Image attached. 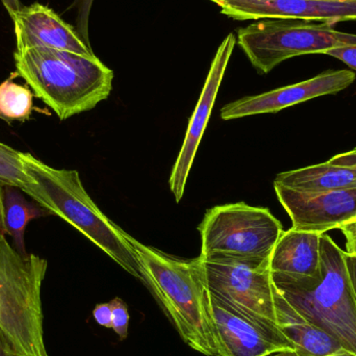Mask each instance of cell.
<instances>
[{"mask_svg": "<svg viewBox=\"0 0 356 356\" xmlns=\"http://www.w3.org/2000/svg\"><path fill=\"white\" fill-rule=\"evenodd\" d=\"M21 159L25 173L31 179L25 194L51 215L62 218L76 228L148 288L145 274L127 240V232L100 211L86 191L79 172L48 166L29 152H21Z\"/></svg>", "mask_w": 356, "mask_h": 356, "instance_id": "6da1fadb", "label": "cell"}, {"mask_svg": "<svg viewBox=\"0 0 356 356\" xmlns=\"http://www.w3.org/2000/svg\"><path fill=\"white\" fill-rule=\"evenodd\" d=\"M148 289L160 301L180 338L205 356H223L197 259H177L127 234Z\"/></svg>", "mask_w": 356, "mask_h": 356, "instance_id": "7a4b0ae2", "label": "cell"}, {"mask_svg": "<svg viewBox=\"0 0 356 356\" xmlns=\"http://www.w3.org/2000/svg\"><path fill=\"white\" fill-rule=\"evenodd\" d=\"M14 58L18 75L60 120L93 110L112 92L114 72L96 56L37 47Z\"/></svg>", "mask_w": 356, "mask_h": 356, "instance_id": "3957f363", "label": "cell"}, {"mask_svg": "<svg viewBox=\"0 0 356 356\" xmlns=\"http://www.w3.org/2000/svg\"><path fill=\"white\" fill-rule=\"evenodd\" d=\"M320 272L319 277L271 275L276 291L296 313L356 355V300L345 251L326 234L320 238Z\"/></svg>", "mask_w": 356, "mask_h": 356, "instance_id": "277c9868", "label": "cell"}, {"mask_svg": "<svg viewBox=\"0 0 356 356\" xmlns=\"http://www.w3.org/2000/svg\"><path fill=\"white\" fill-rule=\"evenodd\" d=\"M47 268L46 259L21 254L0 234V330L15 356H49L41 298Z\"/></svg>", "mask_w": 356, "mask_h": 356, "instance_id": "5b68a950", "label": "cell"}, {"mask_svg": "<svg viewBox=\"0 0 356 356\" xmlns=\"http://www.w3.org/2000/svg\"><path fill=\"white\" fill-rule=\"evenodd\" d=\"M198 232L201 261L267 263L284 227L266 207L238 202L207 209Z\"/></svg>", "mask_w": 356, "mask_h": 356, "instance_id": "8992f818", "label": "cell"}, {"mask_svg": "<svg viewBox=\"0 0 356 356\" xmlns=\"http://www.w3.org/2000/svg\"><path fill=\"white\" fill-rule=\"evenodd\" d=\"M236 43L257 72L268 74L296 56L356 45V35L337 31L325 21L261 19L238 29Z\"/></svg>", "mask_w": 356, "mask_h": 356, "instance_id": "52a82bcc", "label": "cell"}, {"mask_svg": "<svg viewBox=\"0 0 356 356\" xmlns=\"http://www.w3.org/2000/svg\"><path fill=\"white\" fill-rule=\"evenodd\" d=\"M197 261L207 292L241 311L280 325L270 261H207L199 257Z\"/></svg>", "mask_w": 356, "mask_h": 356, "instance_id": "ba28073f", "label": "cell"}, {"mask_svg": "<svg viewBox=\"0 0 356 356\" xmlns=\"http://www.w3.org/2000/svg\"><path fill=\"white\" fill-rule=\"evenodd\" d=\"M209 295V309L223 356H269L294 353L282 328Z\"/></svg>", "mask_w": 356, "mask_h": 356, "instance_id": "9c48e42d", "label": "cell"}, {"mask_svg": "<svg viewBox=\"0 0 356 356\" xmlns=\"http://www.w3.org/2000/svg\"><path fill=\"white\" fill-rule=\"evenodd\" d=\"M274 190L294 229L326 234L356 218V188L303 193L274 184Z\"/></svg>", "mask_w": 356, "mask_h": 356, "instance_id": "30bf717a", "label": "cell"}, {"mask_svg": "<svg viewBox=\"0 0 356 356\" xmlns=\"http://www.w3.org/2000/svg\"><path fill=\"white\" fill-rule=\"evenodd\" d=\"M350 70H327L317 76L294 85L278 88L259 95L246 96L222 108V120H234L252 115L280 112L321 96L337 94L355 83Z\"/></svg>", "mask_w": 356, "mask_h": 356, "instance_id": "8fae6325", "label": "cell"}, {"mask_svg": "<svg viewBox=\"0 0 356 356\" xmlns=\"http://www.w3.org/2000/svg\"><path fill=\"white\" fill-rule=\"evenodd\" d=\"M236 44V37L234 33H230L220 44L211 62L200 98L197 102L196 108L188 122L181 149L169 178V186L177 202H179L184 196L188 173L192 168L199 144L207 129L209 116L217 98L218 91Z\"/></svg>", "mask_w": 356, "mask_h": 356, "instance_id": "7c38bea8", "label": "cell"}, {"mask_svg": "<svg viewBox=\"0 0 356 356\" xmlns=\"http://www.w3.org/2000/svg\"><path fill=\"white\" fill-rule=\"evenodd\" d=\"M10 18L14 21L17 51L46 47L95 56L77 31L48 6L35 2L21 8Z\"/></svg>", "mask_w": 356, "mask_h": 356, "instance_id": "4fadbf2b", "label": "cell"}, {"mask_svg": "<svg viewBox=\"0 0 356 356\" xmlns=\"http://www.w3.org/2000/svg\"><path fill=\"white\" fill-rule=\"evenodd\" d=\"M221 13L234 20L259 19H302L325 21L336 24L356 20V2L334 0H270L240 8H225Z\"/></svg>", "mask_w": 356, "mask_h": 356, "instance_id": "5bb4252c", "label": "cell"}, {"mask_svg": "<svg viewBox=\"0 0 356 356\" xmlns=\"http://www.w3.org/2000/svg\"><path fill=\"white\" fill-rule=\"evenodd\" d=\"M319 232L294 228L282 232L270 259V269L294 277H319Z\"/></svg>", "mask_w": 356, "mask_h": 356, "instance_id": "9a60e30c", "label": "cell"}, {"mask_svg": "<svg viewBox=\"0 0 356 356\" xmlns=\"http://www.w3.org/2000/svg\"><path fill=\"white\" fill-rule=\"evenodd\" d=\"M278 321L284 334L295 347L296 356H332L347 351L326 330L303 319L276 291Z\"/></svg>", "mask_w": 356, "mask_h": 356, "instance_id": "2e32d148", "label": "cell"}, {"mask_svg": "<svg viewBox=\"0 0 356 356\" xmlns=\"http://www.w3.org/2000/svg\"><path fill=\"white\" fill-rule=\"evenodd\" d=\"M274 184L303 193L355 188L356 169L337 166L327 161L322 164L280 173L274 180Z\"/></svg>", "mask_w": 356, "mask_h": 356, "instance_id": "e0dca14e", "label": "cell"}, {"mask_svg": "<svg viewBox=\"0 0 356 356\" xmlns=\"http://www.w3.org/2000/svg\"><path fill=\"white\" fill-rule=\"evenodd\" d=\"M21 188L3 186V226L6 234L12 236L13 247L21 254L26 255L25 230L31 220L46 217L51 213L35 200H29Z\"/></svg>", "mask_w": 356, "mask_h": 356, "instance_id": "ac0fdd59", "label": "cell"}, {"mask_svg": "<svg viewBox=\"0 0 356 356\" xmlns=\"http://www.w3.org/2000/svg\"><path fill=\"white\" fill-rule=\"evenodd\" d=\"M12 77L0 83V119L24 122L33 114V95L26 86L15 83Z\"/></svg>", "mask_w": 356, "mask_h": 356, "instance_id": "d6986e66", "label": "cell"}, {"mask_svg": "<svg viewBox=\"0 0 356 356\" xmlns=\"http://www.w3.org/2000/svg\"><path fill=\"white\" fill-rule=\"evenodd\" d=\"M0 184L14 186L24 192L31 179L25 173L21 152L0 142Z\"/></svg>", "mask_w": 356, "mask_h": 356, "instance_id": "ffe728a7", "label": "cell"}, {"mask_svg": "<svg viewBox=\"0 0 356 356\" xmlns=\"http://www.w3.org/2000/svg\"><path fill=\"white\" fill-rule=\"evenodd\" d=\"M113 311V327L120 340H125L129 336V314L127 305L122 299L115 298L110 302Z\"/></svg>", "mask_w": 356, "mask_h": 356, "instance_id": "44dd1931", "label": "cell"}, {"mask_svg": "<svg viewBox=\"0 0 356 356\" xmlns=\"http://www.w3.org/2000/svg\"><path fill=\"white\" fill-rule=\"evenodd\" d=\"M94 0H75L74 6L77 8L76 31L83 41L91 47L89 38V20Z\"/></svg>", "mask_w": 356, "mask_h": 356, "instance_id": "7402d4cb", "label": "cell"}, {"mask_svg": "<svg viewBox=\"0 0 356 356\" xmlns=\"http://www.w3.org/2000/svg\"><path fill=\"white\" fill-rule=\"evenodd\" d=\"M324 54L338 58L349 66V68L356 71V45L334 48L324 52Z\"/></svg>", "mask_w": 356, "mask_h": 356, "instance_id": "603a6c76", "label": "cell"}, {"mask_svg": "<svg viewBox=\"0 0 356 356\" xmlns=\"http://www.w3.org/2000/svg\"><path fill=\"white\" fill-rule=\"evenodd\" d=\"M93 317L100 326L106 328L113 327V311L110 302L96 305L93 311Z\"/></svg>", "mask_w": 356, "mask_h": 356, "instance_id": "cb8c5ba5", "label": "cell"}, {"mask_svg": "<svg viewBox=\"0 0 356 356\" xmlns=\"http://www.w3.org/2000/svg\"><path fill=\"white\" fill-rule=\"evenodd\" d=\"M339 229L344 234L346 238L347 254L356 255V218L343 224Z\"/></svg>", "mask_w": 356, "mask_h": 356, "instance_id": "d4e9b609", "label": "cell"}, {"mask_svg": "<svg viewBox=\"0 0 356 356\" xmlns=\"http://www.w3.org/2000/svg\"><path fill=\"white\" fill-rule=\"evenodd\" d=\"M328 162L330 164L337 165V166L350 167V168L356 169V152L353 150V152L338 154V156L330 159Z\"/></svg>", "mask_w": 356, "mask_h": 356, "instance_id": "484cf974", "label": "cell"}, {"mask_svg": "<svg viewBox=\"0 0 356 356\" xmlns=\"http://www.w3.org/2000/svg\"><path fill=\"white\" fill-rule=\"evenodd\" d=\"M345 263H346L347 273L349 282L356 300V255L347 254L345 252Z\"/></svg>", "mask_w": 356, "mask_h": 356, "instance_id": "4316f807", "label": "cell"}, {"mask_svg": "<svg viewBox=\"0 0 356 356\" xmlns=\"http://www.w3.org/2000/svg\"><path fill=\"white\" fill-rule=\"evenodd\" d=\"M221 8V10L225 8H240V6H248L251 3H257V2L270 1V0H209Z\"/></svg>", "mask_w": 356, "mask_h": 356, "instance_id": "83f0119b", "label": "cell"}, {"mask_svg": "<svg viewBox=\"0 0 356 356\" xmlns=\"http://www.w3.org/2000/svg\"><path fill=\"white\" fill-rule=\"evenodd\" d=\"M1 2L10 17H12L17 10L22 8V6H21L20 0H1Z\"/></svg>", "mask_w": 356, "mask_h": 356, "instance_id": "f1b7e54d", "label": "cell"}, {"mask_svg": "<svg viewBox=\"0 0 356 356\" xmlns=\"http://www.w3.org/2000/svg\"><path fill=\"white\" fill-rule=\"evenodd\" d=\"M0 356H15L1 330H0Z\"/></svg>", "mask_w": 356, "mask_h": 356, "instance_id": "f546056e", "label": "cell"}, {"mask_svg": "<svg viewBox=\"0 0 356 356\" xmlns=\"http://www.w3.org/2000/svg\"><path fill=\"white\" fill-rule=\"evenodd\" d=\"M2 195H3V184H0V234H6L3 226V203H2Z\"/></svg>", "mask_w": 356, "mask_h": 356, "instance_id": "4dcf8cb0", "label": "cell"}, {"mask_svg": "<svg viewBox=\"0 0 356 356\" xmlns=\"http://www.w3.org/2000/svg\"><path fill=\"white\" fill-rule=\"evenodd\" d=\"M269 356H296L294 353H277Z\"/></svg>", "mask_w": 356, "mask_h": 356, "instance_id": "1f68e13d", "label": "cell"}, {"mask_svg": "<svg viewBox=\"0 0 356 356\" xmlns=\"http://www.w3.org/2000/svg\"><path fill=\"white\" fill-rule=\"evenodd\" d=\"M332 356H356L355 353H349V351H345V353H340V355H332Z\"/></svg>", "mask_w": 356, "mask_h": 356, "instance_id": "d6a6232c", "label": "cell"}, {"mask_svg": "<svg viewBox=\"0 0 356 356\" xmlns=\"http://www.w3.org/2000/svg\"><path fill=\"white\" fill-rule=\"evenodd\" d=\"M334 1L356 2V0H334Z\"/></svg>", "mask_w": 356, "mask_h": 356, "instance_id": "836d02e7", "label": "cell"}, {"mask_svg": "<svg viewBox=\"0 0 356 356\" xmlns=\"http://www.w3.org/2000/svg\"><path fill=\"white\" fill-rule=\"evenodd\" d=\"M353 150H355V152H356V147H355V149H353Z\"/></svg>", "mask_w": 356, "mask_h": 356, "instance_id": "e575fe53", "label": "cell"}]
</instances>
